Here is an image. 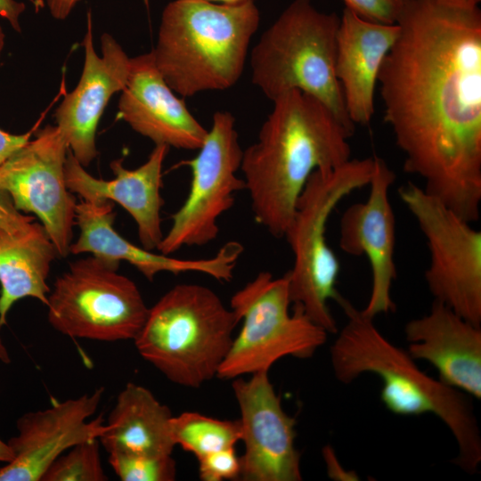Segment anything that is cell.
<instances>
[{
  "label": "cell",
  "instance_id": "6da1fadb",
  "mask_svg": "<svg viewBox=\"0 0 481 481\" xmlns=\"http://www.w3.org/2000/svg\"><path fill=\"white\" fill-rule=\"evenodd\" d=\"M398 37L378 83L384 121L404 170L458 216L481 204V11L445 0H404Z\"/></svg>",
  "mask_w": 481,
  "mask_h": 481
},
{
  "label": "cell",
  "instance_id": "7a4b0ae2",
  "mask_svg": "<svg viewBox=\"0 0 481 481\" xmlns=\"http://www.w3.org/2000/svg\"><path fill=\"white\" fill-rule=\"evenodd\" d=\"M273 102L257 140L243 150L240 170L255 221L282 238L312 173L351 159L348 139L355 130L301 91L287 92Z\"/></svg>",
  "mask_w": 481,
  "mask_h": 481
},
{
  "label": "cell",
  "instance_id": "3957f363",
  "mask_svg": "<svg viewBox=\"0 0 481 481\" xmlns=\"http://www.w3.org/2000/svg\"><path fill=\"white\" fill-rule=\"evenodd\" d=\"M337 302L347 322L330 346L335 378L349 384L363 373L382 382L380 399L400 416L431 413L450 430L458 446L453 462L473 474L481 462V436L469 395L422 371L407 350L390 342L348 300Z\"/></svg>",
  "mask_w": 481,
  "mask_h": 481
},
{
  "label": "cell",
  "instance_id": "277c9868",
  "mask_svg": "<svg viewBox=\"0 0 481 481\" xmlns=\"http://www.w3.org/2000/svg\"><path fill=\"white\" fill-rule=\"evenodd\" d=\"M260 14L254 0H174L164 8L151 51L169 87L183 97L225 90L241 77Z\"/></svg>",
  "mask_w": 481,
  "mask_h": 481
},
{
  "label": "cell",
  "instance_id": "5b68a950",
  "mask_svg": "<svg viewBox=\"0 0 481 481\" xmlns=\"http://www.w3.org/2000/svg\"><path fill=\"white\" fill-rule=\"evenodd\" d=\"M239 322L209 288L181 283L149 308L134 341L141 356L170 381L199 387L216 376Z\"/></svg>",
  "mask_w": 481,
  "mask_h": 481
},
{
  "label": "cell",
  "instance_id": "8992f818",
  "mask_svg": "<svg viewBox=\"0 0 481 481\" xmlns=\"http://www.w3.org/2000/svg\"><path fill=\"white\" fill-rule=\"evenodd\" d=\"M340 17L294 0L263 33L250 53L252 82L270 100L298 90L323 103L355 130L335 74Z\"/></svg>",
  "mask_w": 481,
  "mask_h": 481
},
{
  "label": "cell",
  "instance_id": "52a82bcc",
  "mask_svg": "<svg viewBox=\"0 0 481 481\" xmlns=\"http://www.w3.org/2000/svg\"><path fill=\"white\" fill-rule=\"evenodd\" d=\"M373 171L374 158H366L312 173L284 234L294 256L292 268L286 273L291 304L301 306L328 333L338 332L328 303L340 297L336 288L340 266L327 243L326 225L346 196L369 185Z\"/></svg>",
  "mask_w": 481,
  "mask_h": 481
},
{
  "label": "cell",
  "instance_id": "ba28073f",
  "mask_svg": "<svg viewBox=\"0 0 481 481\" xmlns=\"http://www.w3.org/2000/svg\"><path fill=\"white\" fill-rule=\"evenodd\" d=\"M291 304L285 273L274 278L260 272L236 291L230 308L242 327L233 338L216 376L236 379L245 374L269 371L281 358L312 357L329 334L313 322L299 306Z\"/></svg>",
  "mask_w": 481,
  "mask_h": 481
},
{
  "label": "cell",
  "instance_id": "9c48e42d",
  "mask_svg": "<svg viewBox=\"0 0 481 481\" xmlns=\"http://www.w3.org/2000/svg\"><path fill=\"white\" fill-rule=\"evenodd\" d=\"M119 265L93 255L73 261L47 297L52 327L71 338L134 340L149 308L136 284L118 273Z\"/></svg>",
  "mask_w": 481,
  "mask_h": 481
},
{
  "label": "cell",
  "instance_id": "30bf717a",
  "mask_svg": "<svg viewBox=\"0 0 481 481\" xmlns=\"http://www.w3.org/2000/svg\"><path fill=\"white\" fill-rule=\"evenodd\" d=\"M399 195L428 244L425 280L434 300L481 326V232L414 183Z\"/></svg>",
  "mask_w": 481,
  "mask_h": 481
},
{
  "label": "cell",
  "instance_id": "8fae6325",
  "mask_svg": "<svg viewBox=\"0 0 481 481\" xmlns=\"http://www.w3.org/2000/svg\"><path fill=\"white\" fill-rule=\"evenodd\" d=\"M198 151L196 157L182 162L190 167L192 181L184 202L172 215L171 227L158 247L164 255L213 241L219 232V217L233 207L236 193L246 190L243 178L237 175L243 150L230 112L214 114Z\"/></svg>",
  "mask_w": 481,
  "mask_h": 481
},
{
  "label": "cell",
  "instance_id": "7c38bea8",
  "mask_svg": "<svg viewBox=\"0 0 481 481\" xmlns=\"http://www.w3.org/2000/svg\"><path fill=\"white\" fill-rule=\"evenodd\" d=\"M69 145L57 126L47 125L0 166V187L20 212L40 220L58 256L69 254L76 200L65 180Z\"/></svg>",
  "mask_w": 481,
  "mask_h": 481
},
{
  "label": "cell",
  "instance_id": "4fadbf2b",
  "mask_svg": "<svg viewBox=\"0 0 481 481\" xmlns=\"http://www.w3.org/2000/svg\"><path fill=\"white\" fill-rule=\"evenodd\" d=\"M232 389L240 419L239 479L245 481H300V453L295 445V420L283 410L268 376L257 371L249 379L236 378Z\"/></svg>",
  "mask_w": 481,
  "mask_h": 481
},
{
  "label": "cell",
  "instance_id": "5bb4252c",
  "mask_svg": "<svg viewBox=\"0 0 481 481\" xmlns=\"http://www.w3.org/2000/svg\"><path fill=\"white\" fill-rule=\"evenodd\" d=\"M104 387L51 407L24 413L16 421L18 434L8 440L14 458L0 468V481H41L50 465L63 452L81 442L99 438L106 429L96 412Z\"/></svg>",
  "mask_w": 481,
  "mask_h": 481
},
{
  "label": "cell",
  "instance_id": "9a60e30c",
  "mask_svg": "<svg viewBox=\"0 0 481 481\" xmlns=\"http://www.w3.org/2000/svg\"><path fill=\"white\" fill-rule=\"evenodd\" d=\"M395 175L380 158L374 157V171L365 202L355 203L340 219L339 247L352 256L364 255L371 272V289L363 314L370 318L395 310L391 297L396 278L395 216L389 188Z\"/></svg>",
  "mask_w": 481,
  "mask_h": 481
},
{
  "label": "cell",
  "instance_id": "2e32d148",
  "mask_svg": "<svg viewBox=\"0 0 481 481\" xmlns=\"http://www.w3.org/2000/svg\"><path fill=\"white\" fill-rule=\"evenodd\" d=\"M83 46L85 62L78 84L65 95L54 116L72 154L87 167L98 155L95 136L103 110L111 96L121 92L127 82L130 58L108 33L101 37L102 56L96 53L90 15Z\"/></svg>",
  "mask_w": 481,
  "mask_h": 481
},
{
  "label": "cell",
  "instance_id": "e0dca14e",
  "mask_svg": "<svg viewBox=\"0 0 481 481\" xmlns=\"http://www.w3.org/2000/svg\"><path fill=\"white\" fill-rule=\"evenodd\" d=\"M115 216L110 200L89 202L82 200L77 203L75 221L79 236L71 243L69 253H89L118 263L126 261L150 281L161 272L174 274L194 272L220 281H230L244 249L241 243L231 240L208 258L181 259L156 254L133 244L116 232L113 227Z\"/></svg>",
  "mask_w": 481,
  "mask_h": 481
},
{
  "label": "cell",
  "instance_id": "ac0fdd59",
  "mask_svg": "<svg viewBox=\"0 0 481 481\" xmlns=\"http://www.w3.org/2000/svg\"><path fill=\"white\" fill-rule=\"evenodd\" d=\"M118 116L155 145L199 150L208 135L184 101L167 84L152 52L130 59L127 82L118 101Z\"/></svg>",
  "mask_w": 481,
  "mask_h": 481
},
{
  "label": "cell",
  "instance_id": "d6986e66",
  "mask_svg": "<svg viewBox=\"0 0 481 481\" xmlns=\"http://www.w3.org/2000/svg\"><path fill=\"white\" fill-rule=\"evenodd\" d=\"M168 150L167 145H155L148 159L135 169L126 168L121 159L111 161L110 166L115 176L107 181L90 175L69 148L65 161L67 187L86 201L118 203L135 220L143 248L158 249L164 236L160 189L162 167Z\"/></svg>",
  "mask_w": 481,
  "mask_h": 481
},
{
  "label": "cell",
  "instance_id": "ffe728a7",
  "mask_svg": "<svg viewBox=\"0 0 481 481\" xmlns=\"http://www.w3.org/2000/svg\"><path fill=\"white\" fill-rule=\"evenodd\" d=\"M408 353L433 365L438 379L481 399V326L434 300L428 314L404 327Z\"/></svg>",
  "mask_w": 481,
  "mask_h": 481
},
{
  "label": "cell",
  "instance_id": "44dd1931",
  "mask_svg": "<svg viewBox=\"0 0 481 481\" xmlns=\"http://www.w3.org/2000/svg\"><path fill=\"white\" fill-rule=\"evenodd\" d=\"M399 26L363 20L345 7L337 33L335 74L347 114L366 126L374 113V92L382 62Z\"/></svg>",
  "mask_w": 481,
  "mask_h": 481
},
{
  "label": "cell",
  "instance_id": "7402d4cb",
  "mask_svg": "<svg viewBox=\"0 0 481 481\" xmlns=\"http://www.w3.org/2000/svg\"><path fill=\"white\" fill-rule=\"evenodd\" d=\"M172 413L146 387L127 383L110 412L100 444L110 452L172 455Z\"/></svg>",
  "mask_w": 481,
  "mask_h": 481
},
{
  "label": "cell",
  "instance_id": "603a6c76",
  "mask_svg": "<svg viewBox=\"0 0 481 481\" xmlns=\"http://www.w3.org/2000/svg\"><path fill=\"white\" fill-rule=\"evenodd\" d=\"M57 250L44 226L34 221L24 230L0 228V325L15 302L34 298L47 304V278Z\"/></svg>",
  "mask_w": 481,
  "mask_h": 481
},
{
  "label": "cell",
  "instance_id": "cb8c5ba5",
  "mask_svg": "<svg viewBox=\"0 0 481 481\" xmlns=\"http://www.w3.org/2000/svg\"><path fill=\"white\" fill-rule=\"evenodd\" d=\"M171 434L175 444L199 459L213 452L234 447L240 440V425L239 420H221L199 412H185L172 417Z\"/></svg>",
  "mask_w": 481,
  "mask_h": 481
},
{
  "label": "cell",
  "instance_id": "d4e9b609",
  "mask_svg": "<svg viewBox=\"0 0 481 481\" xmlns=\"http://www.w3.org/2000/svg\"><path fill=\"white\" fill-rule=\"evenodd\" d=\"M99 438L86 440L61 454L44 473L41 481H106Z\"/></svg>",
  "mask_w": 481,
  "mask_h": 481
},
{
  "label": "cell",
  "instance_id": "484cf974",
  "mask_svg": "<svg viewBox=\"0 0 481 481\" xmlns=\"http://www.w3.org/2000/svg\"><path fill=\"white\" fill-rule=\"evenodd\" d=\"M109 463L122 481H172L176 477V463L172 455L110 452Z\"/></svg>",
  "mask_w": 481,
  "mask_h": 481
},
{
  "label": "cell",
  "instance_id": "4316f807",
  "mask_svg": "<svg viewBox=\"0 0 481 481\" xmlns=\"http://www.w3.org/2000/svg\"><path fill=\"white\" fill-rule=\"evenodd\" d=\"M199 475L204 481L240 477V461L234 447L213 452L198 459Z\"/></svg>",
  "mask_w": 481,
  "mask_h": 481
},
{
  "label": "cell",
  "instance_id": "83f0119b",
  "mask_svg": "<svg viewBox=\"0 0 481 481\" xmlns=\"http://www.w3.org/2000/svg\"><path fill=\"white\" fill-rule=\"evenodd\" d=\"M346 8L360 18L381 24H395L404 0H343Z\"/></svg>",
  "mask_w": 481,
  "mask_h": 481
},
{
  "label": "cell",
  "instance_id": "f1b7e54d",
  "mask_svg": "<svg viewBox=\"0 0 481 481\" xmlns=\"http://www.w3.org/2000/svg\"><path fill=\"white\" fill-rule=\"evenodd\" d=\"M34 217L18 210L9 194L0 187V228L9 232L26 229Z\"/></svg>",
  "mask_w": 481,
  "mask_h": 481
},
{
  "label": "cell",
  "instance_id": "f546056e",
  "mask_svg": "<svg viewBox=\"0 0 481 481\" xmlns=\"http://www.w3.org/2000/svg\"><path fill=\"white\" fill-rule=\"evenodd\" d=\"M322 457L326 465L327 474L334 480H359V476L354 470L345 469L338 461L332 447L322 448Z\"/></svg>",
  "mask_w": 481,
  "mask_h": 481
},
{
  "label": "cell",
  "instance_id": "4dcf8cb0",
  "mask_svg": "<svg viewBox=\"0 0 481 481\" xmlns=\"http://www.w3.org/2000/svg\"><path fill=\"white\" fill-rule=\"evenodd\" d=\"M32 132L13 135L0 129V166L30 139Z\"/></svg>",
  "mask_w": 481,
  "mask_h": 481
},
{
  "label": "cell",
  "instance_id": "1f68e13d",
  "mask_svg": "<svg viewBox=\"0 0 481 481\" xmlns=\"http://www.w3.org/2000/svg\"><path fill=\"white\" fill-rule=\"evenodd\" d=\"M25 11V4L16 0H0V17L5 19L18 32L20 31V17Z\"/></svg>",
  "mask_w": 481,
  "mask_h": 481
},
{
  "label": "cell",
  "instance_id": "d6a6232c",
  "mask_svg": "<svg viewBox=\"0 0 481 481\" xmlns=\"http://www.w3.org/2000/svg\"><path fill=\"white\" fill-rule=\"evenodd\" d=\"M79 0H47L50 13L56 20L66 19Z\"/></svg>",
  "mask_w": 481,
  "mask_h": 481
},
{
  "label": "cell",
  "instance_id": "836d02e7",
  "mask_svg": "<svg viewBox=\"0 0 481 481\" xmlns=\"http://www.w3.org/2000/svg\"><path fill=\"white\" fill-rule=\"evenodd\" d=\"M14 458V453L7 442L0 439V461L8 463Z\"/></svg>",
  "mask_w": 481,
  "mask_h": 481
},
{
  "label": "cell",
  "instance_id": "e575fe53",
  "mask_svg": "<svg viewBox=\"0 0 481 481\" xmlns=\"http://www.w3.org/2000/svg\"><path fill=\"white\" fill-rule=\"evenodd\" d=\"M2 326L0 325V330ZM0 362H3L4 363H10L11 362L9 353L7 351L6 346L4 344L1 334H0Z\"/></svg>",
  "mask_w": 481,
  "mask_h": 481
},
{
  "label": "cell",
  "instance_id": "d590c367",
  "mask_svg": "<svg viewBox=\"0 0 481 481\" xmlns=\"http://www.w3.org/2000/svg\"><path fill=\"white\" fill-rule=\"evenodd\" d=\"M452 2L457 4L467 5V6H476L478 5L481 0H445Z\"/></svg>",
  "mask_w": 481,
  "mask_h": 481
},
{
  "label": "cell",
  "instance_id": "8d00e7d4",
  "mask_svg": "<svg viewBox=\"0 0 481 481\" xmlns=\"http://www.w3.org/2000/svg\"><path fill=\"white\" fill-rule=\"evenodd\" d=\"M209 2L223 3V4H240L250 0H206Z\"/></svg>",
  "mask_w": 481,
  "mask_h": 481
},
{
  "label": "cell",
  "instance_id": "74e56055",
  "mask_svg": "<svg viewBox=\"0 0 481 481\" xmlns=\"http://www.w3.org/2000/svg\"><path fill=\"white\" fill-rule=\"evenodd\" d=\"M4 34L3 32L2 28L0 27V54H1L2 50L4 48Z\"/></svg>",
  "mask_w": 481,
  "mask_h": 481
}]
</instances>
